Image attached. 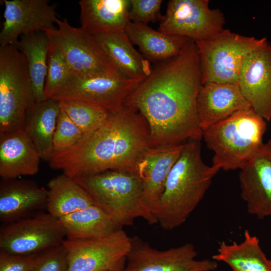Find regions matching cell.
Returning <instances> with one entry per match:
<instances>
[{
	"instance_id": "d6a6232c",
	"label": "cell",
	"mask_w": 271,
	"mask_h": 271,
	"mask_svg": "<svg viewBox=\"0 0 271 271\" xmlns=\"http://www.w3.org/2000/svg\"><path fill=\"white\" fill-rule=\"evenodd\" d=\"M68 259L62 244L39 254L32 271H67Z\"/></svg>"
},
{
	"instance_id": "8992f818",
	"label": "cell",
	"mask_w": 271,
	"mask_h": 271,
	"mask_svg": "<svg viewBox=\"0 0 271 271\" xmlns=\"http://www.w3.org/2000/svg\"><path fill=\"white\" fill-rule=\"evenodd\" d=\"M266 39L245 36L224 29L211 38L195 42L202 84L237 83L246 57Z\"/></svg>"
},
{
	"instance_id": "277c9868",
	"label": "cell",
	"mask_w": 271,
	"mask_h": 271,
	"mask_svg": "<svg viewBox=\"0 0 271 271\" xmlns=\"http://www.w3.org/2000/svg\"><path fill=\"white\" fill-rule=\"evenodd\" d=\"M265 119L251 108L239 111L203 131L213 151L212 166L225 171L240 169L264 144Z\"/></svg>"
},
{
	"instance_id": "52a82bcc",
	"label": "cell",
	"mask_w": 271,
	"mask_h": 271,
	"mask_svg": "<svg viewBox=\"0 0 271 271\" xmlns=\"http://www.w3.org/2000/svg\"><path fill=\"white\" fill-rule=\"evenodd\" d=\"M30 87L24 54L16 45L0 46V134L24 129Z\"/></svg>"
},
{
	"instance_id": "ac0fdd59",
	"label": "cell",
	"mask_w": 271,
	"mask_h": 271,
	"mask_svg": "<svg viewBox=\"0 0 271 271\" xmlns=\"http://www.w3.org/2000/svg\"><path fill=\"white\" fill-rule=\"evenodd\" d=\"M250 108L237 83L211 82L201 86L197 110L203 132L235 113Z\"/></svg>"
},
{
	"instance_id": "7402d4cb",
	"label": "cell",
	"mask_w": 271,
	"mask_h": 271,
	"mask_svg": "<svg viewBox=\"0 0 271 271\" xmlns=\"http://www.w3.org/2000/svg\"><path fill=\"white\" fill-rule=\"evenodd\" d=\"M0 187V219L6 224L46 205L48 191L23 181L4 180Z\"/></svg>"
},
{
	"instance_id": "3957f363",
	"label": "cell",
	"mask_w": 271,
	"mask_h": 271,
	"mask_svg": "<svg viewBox=\"0 0 271 271\" xmlns=\"http://www.w3.org/2000/svg\"><path fill=\"white\" fill-rule=\"evenodd\" d=\"M219 171L203 161L200 140L190 139L184 142L157 207V223L165 230H171L185 223L204 197Z\"/></svg>"
},
{
	"instance_id": "44dd1931",
	"label": "cell",
	"mask_w": 271,
	"mask_h": 271,
	"mask_svg": "<svg viewBox=\"0 0 271 271\" xmlns=\"http://www.w3.org/2000/svg\"><path fill=\"white\" fill-rule=\"evenodd\" d=\"M93 36L123 76L141 83L150 75L152 71L150 62L135 49L125 32Z\"/></svg>"
},
{
	"instance_id": "e0dca14e",
	"label": "cell",
	"mask_w": 271,
	"mask_h": 271,
	"mask_svg": "<svg viewBox=\"0 0 271 271\" xmlns=\"http://www.w3.org/2000/svg\"><path fill=\"white\" fill-rule=\"evenodd\" d=\"M239 181L247 212L271 218V140L240 169Z\"/></svg>"
},
{
	"instance_id": "cb8c5ba5",
	"label": "cell",
	"mask_w": 271,
	"mask_h": 271,
	"mask_svg": "<svg viewBox=\"0 0 271 271\" xmlns=\"http://www.w3.org/2000/svg\"><path fill=\"white\" fill-rule=\"evenodd\" d=\"M125 32L150 62H162L179 54L190 39L156 31L147 25L129 22Z\"/></svg>"
},
{
	"instance_id": "603a6c76",
	"label": "cell",
	"mask_w": 271,
	"mask_h": 271,
	"mask_svg": "<svg viewBox=\"0 0 271 271\" xmlns=\"http://www.w3.org/2000/svg\"><path fill=\"white\" fill-rule=\"evenodd\" d=\"M59 102L53 99L30 104L24 118V130L28 134L41 159L49 161L54 153L53 139Z\"/></svg>"
},
{
	"instance_id": "2e32d148",
	"label": "cell",
	"mask_w": 271,
	"mask_h": 271,
	"mask_svg": "<svg viewBox=\"0 0 271 271\" xmlns=\"http://www.w3.org/2000/svg\"><path fill=\"white\" fill-rule=\"evenodd\" d=\"M237 83L251 109L271 120V44L266 39L246 57Z\"/></svg>"
},
{
	"instance_id": "5b68a950",
	"label": "cell",
	"mask_w": 271,
	"mask_h": 271,
	"mask_svg": "<svg viewBox=\"0 0 271 271\" xmlns=\"http://www.w3.org/2000/svg\"><path fill=\"white\" fill-rule=\"evenodd\" d=\"M119 229L145 218L141 202L142 181L134 173L111 170L73 178Z\"/></svg>"
},
{
	"instance_id": "7a4b0ae2",
	"label": "cell",
	"mask_w": 271,
	"mask_h": 271,
	"mask_svg": "<svg viewBox=\"0 0 271 271\" xmlns=\"http://www.w3.org/2000/svg\"><path fill=\"white\" fill-rule=\"evenodd\" d=\"M151 148L145 118L137 109L123 105L73 147L54 153L49 163L72 178L111 170L137 174L138 164Z\"/></svg>"
},
{
	"instance_id": "8fae6325",
	"label": "cell",
	"mask_w": 271,
	"mask_h": 271,
	"mask_svg": "<svg viewBox=\"0 0 271 271\" xmlns=\"http://www.w3.org/2000/svg\"><path fill=\"white\" fill-rule=\"evenodd\" d=\"M225 23L224 14L210 8L209 0H171L159 30L196 42L222 32Z\"/></svg>"
},
{
	"instance_id": "ffe728a7",
	"label": "cell",
	"mask_w": 271,
	"mask_h": 271,
	"mask_svg": "<svg viewBox=\"0 0 271 271\" xmlns=\"http://www.w3.org/2000/svg\"><path fill=\"white\" fill-rule=\"evenodd\" d=\"M81 28L94 35L100 33L125 32L130 21V1L81 0Z\"/></svg>"
},
{
	"instance_id": "30bf717a",
	"label": "cell",
	"mask_w": 271,
	"mask_h": 271,
	"mask_svg": "<svg viewBox=\"0 0 271 271\" xmlns=\"http://www.w3.org/2000/svg\"><path fill=\"white\" fill-rule=\"evenodd\" d=\"M67 271H123L131 237L118 229L106 236L83 240L65 239Z\"/></svg>"
},
{
	"instance_id": "ba28073f",
	"label": "cell",
	"mask_w": 271,
	"mask_h": 271,
	"mask_svg": "<svg viewBox=\"0 0 271 271\" xmlns=\"http://www.w3.org/2000/svg\"><path fill=\"white\" fill-rule=\"evenodd\" d=\"M56 25L58 28L45 33L72 74L120 73L93 35L81 27H73L66 19H58Z\"/></svg>"
},
{
	"instance_id": "6da1fadb",
	"label": "cell",
	"mask_w": 271,
	"mask_h": 271,
	"mask_svg": "<svg viewBox=\"0 0 271 271\" xmlns=\"http://www.w3.org/2000/svg\"><path fill=\"white\" fill-rule=\"evenodd\" d=\"M201 85L198 52L190 40L179 54L152 69L124 105L145 118L152 147L201 141L197 98Z\"/></svg>"
},
{
	"instance_id": "4dcf8cb0",
	"label": "cell",
	"mask_w": 271,
	"mask_h": 271,
	"mask_svg": "<svg viewBox=\"0 0 271 271\" xmlns=\"http://www.w3.org/2000/svg\"><path fill=\"white\" fill-rule=\"evenodd\" d=\"M83 136L79 128L60 108L53 139L54 153L71 148Z\"/></svg>"
},
{
	"instance_id": "5bb4252c",
	"label": "cell",
	"mask_w": 271,
	"mask_h": 271,
	"mask_svg": "<svg viewBox=\"0 0 271 271\" xmlns=\"http://www.w3.org/2000/svg\"><path fill=\"white\" fill-rule=\"evenodd\" d=\"M183 144L151 148L138 165L142 181L141 202L145 220L157 223L155 212L164 192L169 174L180 157Z\"/></svg>"
},
{
	"instance_id": "9a60e30c",
	"label": "cell",
	"mask_w": 271,
	"mask_h": 271,
	"mask_svg": "<svg viewBox=\"0 0 271 271\" xmlns=\"http://www.w3.org/2000/svg\"><path fill=\"white\" fill-rule=\"evenodd\" d=\"M4 21L0 46L16 45L20 37L55 28L58 19L55 7L47 0H3Z\"/></svg>"
},
{
	"instance_id": "f1b7e54d",
	"label": "cell",
	"mask_w": 271,
	"mask_h": 271,
	"mask_svg": "<svg viewBox=\"0 0 271 271\" xmlns=\"http://www.w3.org/2000/svg\"><path fill=\"white\" fill-rule=\"evenodd\" d=\"M59 102L61 109L76 125L83 135L100 127L111 113L104 108L83 101L62 100Z\"/></svg>"
},
{
	"instance_id": "83f0119b",
	"label": "cell",
	"mask_w": 271,
	"mask_h": 271,
	"mask_svg": "<svg viewBox=\"0 0 271 271\" xmlns=\"http://www.w3.org/2000/svg\"><path fill=\"white\" fill-rule=\"evenodd\" d=\"M47 191V212L57 219L93 204L85 190L63 173L49 181Z\"/></svg>"
},
{
	"instance_id": "836d02e7",
	"label": "cell",
	"mask_w": 271,
	"mask_h": 271,
	"mask_svg": "<svg viewBox=\"0 0 271 271\" xmlns=\"http://www.w3.org/2000/svg\"><path fill=\"white\" fill-rule=\"evenodd\" d=\"M38 255L13 254L0 250V271H32Z\"/></svg>"
},
{
	"instance_id": "d4e9b609",
	"label": "cell",
	"mask_w": 271,
	"mask_h": 271,
	"mask_svg": "<svg viewBox=\"0 0 271 271\" xmlns=\"http://www.w3.org/2000/svg\"><path fill=\"white\" fill-rule=\"evenodd\" d=\"M16 46L24 54L27 63L31 86L30 104L45 100L44 87L50 48L48 37L43 32L23 35Z\"/></svg>"
},
{
	"instance_id": "4fadbf2b",
	"label": "cell",
	"mask_w": 271,
	"mask_h": 271,
	"mask_svg": "<svg viewBox=\"0 0 271 271\" xmlns=\"http://www.w3.org/2000/svg\"><path fill=\"white\" fill-rule=\"evenodd\" d=\"M192 243L158 250L138 236L131 237V246L123 271H213L217 261L197 259Z\"/></svg>"
},
{
	"instance_id": "f546056e",
	"label": "cell",
	"mask_w": 271,
	"mask_h": 271,
	"mask_svg": "<svg viewBox=\"0 0 271 271\" xmlns=\"http://www.w3.org/2000/svg\"><path fill=\"white\" fill-rule=\"evenodd\" d=\"M71 75L62 57L50 45L44 87L45 99H51L65 85Z\"/></svg>"
},
{
	"instance_id": "1f68e13d",
	"label": "cell",
	"mask_w": 271,
	"mask_h": 271,
	"mask_svg": "<svg viewBox=\"0 0 271 271\" xmlns=\"http://www.w3.org/2000/svg\"><path fill=\"white\" fill-rule=\"evenodd\" d=\"M162 0H131L129 10L130 21L147 25L150 22L161 20L160 13Z\"/></svg>"
},
{
	"instance_id": "484cf974",
	"label": "cell",
	"mask_w": 271,
	"mask_h": 271,
	"mask_svg": "<svg viewBox=\"0 0 271 271\" xmlns=\"http://www.w3.org/2000/svg\"><path fill=\"white\" fill-rule=\"evenodd\" d=\"M212 258L225 263L232 271H271V260L263 251L258 239L248 230L239 243L221 242Z\"/></svg>"
},
{
	"instance_id": "9c48e42d",
	"label": "cell",
	"mask_w": 271,
	"mask_h": 271,
	"mask_svg": "<svg viewBox=\"0 0 271 271\" xmlns=\"http://www.w3.org/2000/svg\"><path fill=\"white\" fill-rule=\"evenodd\" d=\"M140 84L120 73L73 74L52 99L83 101L114 113Z\"/></svg>"
},
{
	"instance_id": "d6986e66",
	"label": "cell",
	"mask_w": 271,
	"mask_h": 271,
	"mask_svg": "<svg viewBox=\"0 0 271 271\" xmlns=\"http://www.w3.org/2000/svg\"><path fill=\"white\" fill-rule=\"evenodd\" d=\"M41 159L24 129L0 134V176L4 180L37 174Z\"/></svg>"
},
{
	"instance_id": "7c38bea8",
	"label": "cell",
	"mask_w": 271,
	"mask_h": 271,
	"mask_svg": "<svg viewBox=\"0 0 271 271\" xmlns=\"http://www.w3.org/2000/svg\"><path fill=\"white\" fill-rule=\"evenodd\" d=\"M57 218L48 212L6 224L0 229V250L17 255L37 254L65 239Z\"/></svg>"
},
{
	"instance_id": "4316f807",
	"label": "cell",
	"mask_w": 271,
	"mask_h": 271,
	"mask_svg": "<svg viewBox=\"0 0 271 271\" xmlns=\"http://www.w3.org/2000/svg\"><path fill=\"white\" fill-rule=\"evenodd\" d=\"M58 220L66 239L71 240L101 238L119 229L106 213L94 204Z\"/></svg>"
}]
</instances>
